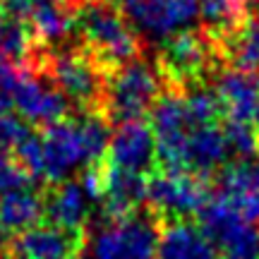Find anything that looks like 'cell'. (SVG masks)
Segmentation results:
<instances>
[{
  "label": "cell",
  "instance_id": "6da1fadb",
  "mask_svg": "<svg viewBox=\"0 0 259 259\" xmlns=\"http://www.w3.org/2000/svg\"><path fill=\"white\" fill-rule=\"evenodd\" d=\"M111 139L108 118L84 115L74 120L51 122L44 132H29L19 144V163L31 178H44L51 183L70 180L74 170L96 168L106 158Z\"/></svg>",
  "mask_w": 259,
  "mask_h": 259
},
{
  "label": "cell",
  "instance_id": "7a4b0ae2",
  "mask_svg": "<svg viewBox=\"0 0 259 259\" xmlns=\"http://www.w3.org/2000/svg\"><path fill=\"white\" fill-rule=\"evenodd\" d=\"M84 51L103 70H115L139 53V36L113 3L87 0L72 12Z\"/></svg>",
  "mask_w": 259,
  "mask_h": 259
},
{
  "label": "cell",
  "instance_id": "3957f363",
  "mask_svg": "<svg viewBox=\"0 0 259 259\" xmlns=\"http://www.w3.org/2000/svg\"><path fill=\"white\" fill-rule=\"evenodd\" d=\"M163 72L161 67L144 58H132L106 74L101 106L108 113V120H142L144 113H151L156 101L163 96Z\"/></svg>",
  "mask_w": 259,
  "mask_h": 259
},
{
  "label": "cell",
  "instance_id": "277c9868",
  "mask_svg": "<svg viewBox=\"0 0 259 259\" xmlns=\"http://www.w3.org/2000/svg\"><path fill=\"white\" fill-rule=\"evenodd\" d=\"M137 36L154 44L190 31L199 19V0H113Z\"/></svg>",
  "mask_w": 259,
  "mask_h": 259
},
{
  "label": "cell",
  "instance_id": "5b68a950",
  "mask_svg": "<svg viewBox=\"0 0 259 259\" xmlns=\"http://www.w3.org/2000/svg\"><path fill=\"white\" fill-rule=\"evenodd\" d=\"M89 259H158V231L144 216H122L96 226L89 235Z\"/></svg>",
  "mask_w": 259,
  "mask_h": 259
},
{
  "label": "cell",
  "instance_id": "8992f818",
  "mask_svg": "<svg viewBox=\"0 0 259 259\" xmlns=\"http://www.w3.org/2000/svg\"><path fill=\"white\" fill-rule=\"evenodd\" d=\"M199 226L223 259H259V223L245 219L221 197L199 211Z\"/></svg>",
  "mask_w": 259,
  "mask_h": 259
},
{
  "label": "cell",
  "instance_id": "52a82bcc",
  "mask_svg": "<svg viewBox=\"0 0 259 259\" xmlns=\"http://www.w3.org/2000/svg\"><path fill=\"white\" fill-rule=\"evenodd\" d=\"M46 70V77L56 84L67 103L89 111L103 101L106 74L87 51H58L51 56Z\"/></svg>",
  "mask_w": 259,
  "mask_h": 259
},
{
  "label": "cell",
  "instance_id": "ba28073f",
  "mask_svg": "<svg viewBox=\"0 0 259 259\" xmlns=\"http://www.w3.org/2000/svg\"><path fill=\"white\" fill-rule=\"evenodd\" d=\"M209 199L211 194H209L206 178L185 170H163L147 183L149 209L168 221L199 216Z\"/></svg>",
  "mask_w": 259,
  "mask_h": 259
},
{
  "label": "cell",
  "instance_id": "9c48e42d",
  "mask_svg": "<svg viewBox=\"0 0 259 259\" xmlns=\"http://www.w3.org/2000/svg\"><path fill=\"white\" fill-rule=\"evenodd\" d=\"M70 103L56 89V84L48 77L29 70L12 67L10 77V108H15L22 120L36 122V125H51L65 118Z\"/></svg>",
  "mask_w": 259,
  "mask_h": 259
},
{
  "label": "cell",
  "instance_id": "30bf717a",
  "mask_svg": "<svg viewBox=\"0 0 259 259\" xmlns=\"http://www.w3.org/2000/svg\"><path fill=\"white\" fill-rule=\"evenodd\" d=\"M108 166L132 170V173H147L156 163V137L151 125L144 120H125L111 132L108 139Z\"/></svg>",
  "mask_w": 259,
  "mask_h": 259
},
{
  "label": "cell",
  "instance_id": "8fae6325",
  "mask_svg": "<svg viewBox=\"0 0 259 259\" xmlns=\"http://www.w3.org/2000/svg\"><path fill=\"white\" fill-rule=\"evenodd\" d=\"M209 63H211L209 44L202 34L192 29L161 44L158 67L166 79L170 77L180 84H190L199 74H204V70H209Z\"/></svg>",
  "mask_w": 259,
  "mask_h": 259
},
{
  "label": "cell",
  "instance_id": "7c38bea8",
  "mask_svg": "<svg viewBox=\"0 0 259 259\" xmlns=\"http://www.w3.org/2000/svg\"><path fill=\"white\" fill-rule=\"evenodd\" d=\"M92 199H96V194L87 187V183L82 185L74 180H60L44 197V216L58 228L77 233L89 221Z\"/></svg>",
  "mask_w": 259,
  "mask_h": 259
},
{
  "label": "cell",
  "instance_id": "4fadbf2b",
  "mask_svg": "<svg viewBox=\"0 0 259 259\" xmlns=\"http://www.w3.org/2000/svg\"><path fill=\"white\" fill-rule=\"evenodd\" d=\"M77 233L63 231L53 223H36L17 235L12 259H77Z\"/></svg>",
  "mask_w": 259,
  "mask_h": 259
},
{
  "label": "cell",
  "instance_id": "5bb4252c",
  "mask_svg": "<svg viewBox=\"0 0 259 259\" xmlns=\"http://www.w3.org/2000/svg\"><path fill=\"white\" fill-rule=\"evenodd\" d=\"M245 219L259 223V166L250 158H240L223 168L219 176V194Z\"/></svg>",
  "mask_w": 259,
  "mask_h": 259
},
{
  "label": "cell",
  "instance_id": "9a60e30c",
  "mask_svg": "<svg viewBox=\"0 0 259 259\" xmlns=\"http://www.w3.org/2000/svg\"><path fill=\"white\" fill-rule=\"evenodd\" d=\"M213 94L228 120L252 122L254 106L259 99V74L228 67L216 77Z\"/></svg>",
  "mask_w": 259,
  "mask_h": 259
},
{
  "label": "cell",
  "instance_id": "2e32d148",
  "mask_svg": "<svg viewBox=\"0 0 259 259\" xmlns=\"http://www.w3.org/2000/svg\"><path fill=\"white\" fill-rule=\"evenodd\" d=\"M158 259H221L219 252L202 231V226L187 219L166 223L158 233Z\"/></svg>",
  "mask_w": 259,
  "mask_h": 259
},
{
  "label": "cell",
  "instance_id": "e0dca14e",
  "mask_svg": "<svg viewBox=\"0 0 259 259\" xmlns=\"http://www.w3.org/2000/svg\"><path fill=\"white\" fill-rule=\"evenodd\" d=\"M41 216H44V197L34 192V187H24L0 197V221L8 233L27 231L36 226Z\"/></svg>",
  "mask_w": 259,
  "mask_h": 259
},
{
  "label": "cell",
  "instance_id": "ac0fdd59",
  "mask_svg": "<svg viewBox=\"0 0 259 259\" xmlns=\"http://www.w3.org/2000/svg\"><path fill=\"white\" fill-rule=\"evenodd\" d=\"M199 19L216 38L250 22V0H199Z\"/></svg>",
  "mask_w": 259,
  "mask_h": 259
},
{
  "label": "cell",
  "instance_id": "d6986e66",
  "mask_svg": "<svg viewBox=\"0 0 259 259\" xmlns=\"http://www.w3.org/2000/svg\"><path fill=\"white\" fill-rule=\"evenodd\" d=\"M221 48L231 67L259 74V27L245 22L242 27L221 38Z\"/></svg>",
  "mask_w": 259,
  "mask_h": 259
},
{
  "label": "cell",
  "instance_id": "ffe728a7",
  "mask_svg": "<svg viewBox=\"0 0 259 259\" xmlns=\"http://www.w3.org/2000/svg\"><path fill=\"white\" fill-rule=\"evenodd\" d=\"M29 127L19 115H10L8 111L0 113V156H8L10 151H17L19 144L27 139Z\"/></svg>",
  "mask_w": 259,
  "mask_h": 259
},
{
  "label": "cell",
  "instance_id": "44dd1931",
  "mask_svg": "<svg viewBox=\"0 0 259 259\" xmlns=\"http://www.w3.org/2000/svg\"><path fill=\"white\" fill-rule=\"evenodd\" d=\"M31 183H34L31 173L19 161H12L10 156H0V197L31 187Z\"/></svg>",
  "mask_w": 259,
  "mask_h": 259
},
{
  "label": "cell",
  "instance_id": "7402d4cb",
  "mask_svg": "<svg viewBox=\"0 0 259 259\" xmlns=\"http://www.w3.org/2000/svg\"><path fill=\"white\" fill-rule=\"evenodd\" d=\"M252 127L259 132V99H257V106H254V115H252Z\"/></svg>",
  "mask_w": 259,
  "mask_h": 259
},
{
  "label": "cell",
  "instance_id": "603a6c76",
  "mask_svg": "<svg viewBox=\"0 0 259 259\" xmlns=\"http://www.w3.org/2000/svg\"><path fill=\"white\" fill-rule=\"evenodd\" d=\"M8 235H10V233L5 231V226H3V221H0V247H3V245L8 242Z\"/></svg>",
  "mask_w": 259,
  "mask_h": 259
},
{
  "label": "cell",
  "instance_id": "cb8c5ba5",
  "mask_svg": "<svg viewBox=\"0 0 259 259\" xmlns=\"http://www.w3.org/2000/svg\"><path fill=\"white\" fill-rule=\"evenodd\" d=\"M0 63H5V58H3V56H0Z\"/></svg>",
  "mask_w": 259,
  "mask_h": 259
}]
</instances>
